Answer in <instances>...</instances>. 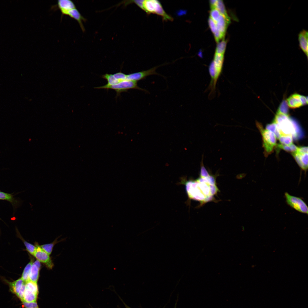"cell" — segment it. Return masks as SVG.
<instances>
[{"label": "cell", "instance_id": "e575fe53", "mask_svg": "<svg viewBox=\"0 0 308 308\" xmlns=\"http://www.w3.org/2000/svg\"><path fill=\"white\" fill-rule=\"evenodd\" d=\"M176 305H177V303H176V304H175V307L174 308H176Z\"/></svg>", "mask_w": 308, "mask_h": 308}, {"label": "cell", "instance_id": "484cf974", "mask_svg": "<svg viewBox=\"0 0 308 308\" xmlns=\"http://www.w3.org/2000/svg\"><path fill=\"white\" fill-rule=\"evenodd\" d=\"M288 109L286 101H283L279 106L277 113L288 115Z\"/></svg>", "mask_w": 308, "mask_h": 308}, {"label": "cell", "instance_id": "7402d4cb", "mask_svg": "<svg viewBox=\"0 0 308 308\" xmlns=\"http://www.w3.org/2000/svg\"><path fill=\"white\" fill-rule=\"evenodd\" d=\"M277 146L279 148L292 153L296 151L298 147L293 143L288 145H284L280 143L278 144Z\"/></svg>", "mask_w": 308, "mask_h": 308}, {"label": "cell", "instance_id": "9c48e42d", "mask_svg": "<svg viewBox=\"0 0 308 308\" xmlns=\"http://www.w3.org/2000/svg\"><path fill=\"white\" fill-rule=\"evenodd\" d=\"M55 6L60 11L62 16L66 15L69 11L76 8L74 2L70 0H58Z\"/></svg>", "mask_w": 308, "mask_h": 308}, {"label": "cell", "instance_id": "4dcf8cb0", "mask_svg": "<svg viewBox=\"0 0 308 308\" xmlns=\"http://www.w3.org/2000/svg\"><path fill=\"white\" fill-rule=\"evenodd\" d=\"M25 308H39L37 303L35 302H22Z\"/></svg>", "mask_w": 308, "mask_h": 308}, {"label": "cell", "instance_id": "52a82bcc", "mask_svg": "<svg viewBox=\"0 0 308 308\" xmlns=\"http://www.w3.org/2000/svg\"><path fill=\"white\" fill-rule=\"evenodd\" d=\"M159 66H157L147 70L143 71L127 74L126 80L137 81L145 78L146 77L152 75L160 74L156 71V69Z\"/></svg>", "mask_w": 308, "mask_h": 308}, {"label": "cell", "instance_id": "1f68e13d", "mask_svg": "<svg viewBox=\"0 0 308 308\" xmlns=\"http://www.w3.org/2000/svg\"><path fill=\"white\" fill-rule=\"evenodd\" d=\"M295 152L299 153H308V147H297Z\"/></svg>", "mask_w": 308, "mask_h": 308}, {"label": "cell", "instance_id": "5b68a950", "mask_svg": "<svg viewBox=\"0 0 308 308\" xmlns=\"http://www.w3.org/2000/svg\"><path fill=\"white\" fill-rule=\"evenodd\" d=\"M38 293L37 283L29 280L25 284L23 301L27 302H36Z\"/></svg>", "mask_w": 308, "mask_h": 308}, {"label": "cell", "instance_id": "ffe728a7", "mask_svg": "<svg viewBox=\"0 0 308 308\" xmlns=\"http://www.w3.org/2000/svg\"><path fill=\"white\" fill-rule=\"evenodd\" d=\"M58 238L56 239L52 242L40 245L41 248L49 255L51 254L55 245L59 242L57 241Z\"/></svg>", "mask_w": 308, "mask_h": 308}, {"label": "cell", "instance_id": "f546056e", "mask_svg": "<svg viewBox=\"0 0 308 308\" xmlns=\"http://www.w3.org/2000/svg\"><path fill=\"white\" fill-rule=\"evenodd\" d=\"M208 22L210 28L214 34L218 30L216 23L210 17L208 19Z\"/></svg>", "mask_w": 308, "mask_h": 308}, {"label": "cell", "instance_id": "ba28073f", "mask_svg": "<svg viewBox=\"0 0 308 308\" xmlns=\"http://www.w3.org/2000/svg\"><path fill=\"white\" fill-rule=\"evenodd\" d=\"M151 13L157 14L162 17L163 20L173 21V18L168 15L165 11L160 2L156 0H153Z\"/></svg>", "mask_w": 308, "mask_h": 308}, {"label": "cell", "instance_id": "4fadbf2b", "mask_svg": "<svg viewBox=\"0 0 308 308\" xmlns=\"http://www.w3.org/2000/svg\"><path fill=\"white\" fill-rule=\"evenodd\" d=\"M66 15H68L71 18L76 20L79 23L82 32H84L85 31V29L82 23V21L86 22L87 21V19L81 15L76 8L69 11L67 13Z\"/></svg>", "mask_w": 308, "mask_h": 308}, {"label": "cell", "instance_id": "d4e9b609", "mask_svg": "<svg viewBox=\"0 0 308 308\" xmlns=\"http://www.w3.org/2000/svg\"><path fill=\"white\" fill-rule=\"evenodd\" d=\"M21 238V239L26 247V250L31 255L33 256L36 249V246L28 242L23 238Z\"/></svg>", "mask_w": 308, "mask_h": 308}, {"label": "cell", "instance_id": "2e32d148", "mask_svg": "<svg viewBox=\"0 0 308 308\" xmlns=\"http://www.w3.org/2000/svg\"><path fill=\"white\" fill-rule=\"evenodd\" d=\"M7 283L9 285L11 291L17 296L25 283L21 277L12 282L8 281Z\"/></svg>", "mask_w": 308, "mask_h": 308}, {"label": "cell", "instance_id": "f1b7e54d", "mask_svg": "<svg viewBox=\"0 0 308 308\" xmlns=\"http://www.w3.org/2000/svg\"><path fill=\"white\" fill-rule=\"evenodd\" d=\"M0 199L5 200L11 202L13 200L11 194L0 191Z\"/></svg>", "mask_w": 308, "mask_h": 308}, {"label": "cell", "instance_id": "8992f818", "mask_svg": "<svg viewBox=\"0 0 308 308\" xmlns=\"http://www.w3.org/2000/svg\"><path fill=\"white\" fill-rule=\"evenodd\" d=\"M35 245L36 247L33 256L37 260L43 264L48 269H52L54 264L50 255L44 250L37 243H36Z\"/></svg>", "mask_w": 308, "mask_h": 308}, {"label": "cell", "instance_id": "cb8c5ba5", "mask_svg": "<svg viewBox=\"0 0 308 308\" xmlns=\"http://www.w3.org/2000/svg\"><path fill=\"white\" fill-rule=\"evenodd\" d=\"M266 129L271 131L275 135L276 138L278 139L280 136V133L276 124L274 122L268 124L266 127Z\"/></svg>", "mask_w": 308, "mask_h": 308}, {"label": "cell", "instance_id": "7c38bea8", "mask_svg": "<svg viewBox=\"0 0 308 308\" xmlns=\"http://www.w3.org/2000/svg\"><path fill=\"white\" fill-rule=\"evenodd\" d=\"M41 268L40 262L37 260L33 262L31 266L29 275V280L37 283Z\"/></svg>", "mask_w": 308, "mask_h": 308}, {"label": "cell", "instance_id": "8fae6325", "mask_svg": "<svg viewBox=\"0 0 308 308\" xmlns=\"http://www.w3.org/2000/svg\"><path fill=\"white\" fill-rule=\"evenodd\" d=\"M293 156L299 166L303 170L306 171L308 169V153H293Z\"/></svg>", "mask_w": 308, "mask_h": 308}, {"label": "cell", "instance_id": "6da1fadb", "mask_svg": "<svg viewBox=\"0 0 308 308\" xmlns=\"http://www.w3.org/2000/svg\"><path fill=\"white\" fill-rule=\"evenodd\" d=\"M273 122L277 125L280 135L297 136L298 128L288 115L276 113Z\"/></svg>", "mask_w": 308, "mask_h": 308}, {"label": "cell", "instance_id": "e0dca14e", "mask_svg": "<svg viewBox=\"0 0 308 308\" xmlns=\"http://www.w3.org/2000/svg\"><path fill=\"white\" fill-rule=\"evenodd\" d=\"M33 262V260L32 259L30 262L25 266L23 270L21 278L25 283L29 280V273Z\"/></svg>", "mask_w": 308, "mask_h": 308}, {"label": "cell", "instance_id": "9a60e30c", "mask_svg": "<svg viewBox=\"0 0 308 308\" xmlns=\"http://www.w3.org/2000/svg\"><path fill=\"white\" fill-rule=\"evenodd\" d=\"M230 23V20L228 19L220 14L218 21L216 23L218 30L225 36L227 28Z\"/></svg>", "mask_w": 308, "mask_h": 308}, {"label": "cell", "instance_id": "4316f807", "mask_svg": "<svg viewBox=\"0 0 308 308\" xmlns=\"http://www.w3.org/2000/svg\"><path fill=\"white\" fill-rule=\"evenodd\" d=\"M220 14L219 11L216 8L211 9L210 12V17L216 23L218 21Z\"/></svg>", "mask_w": 308, "mask_h": 308}, {"label": "cell", "instance_id": "ac0fdd59", "mask_svg": "<svg viewBox=\"0 0 308 308\" xmlns=\"http://www.w3.org/2000/svg\"><path fill=\"white\" fill-rule=\"evenodd\" d=\"M215 7L221 14L224 16L228 19L230 20V18L227 14L225 6L222 0H217Z\"/></svg>", "mask_w": 308, "mask_h": 308}, {"label": "cell", "instance_id": "3957f363", "mask_svg": "<svg viewBox=\"0 0 308 308\" xmlns=\"http://www.w3.org/2000/svg\"><path fill=\"white\" fill-rule=\"evenodd\" d=\"M94 88L114 90L116 92L117 96H119L121 93L127 92L128 90L130 89H137L146 92H147L146 90L139 87L137 82L128 80L120 82L113 85L107 86L106 84L102 86L96 87Z\"/></svg>", "mask_w": 308, "mask_h": 308}, {"label": "cell", "instance_id": "83f0119b", "mask_svg": "<svg viewBox=\"0 0 308 308\" xmlns=\"http://www.w3.org/2000/svg\"><path fill=\"white\" fill-rule=\"evenodd\" d=\"M113 75L119 82L126 80L127 74L122 73L121 71L114 74Z\"/></svg>", "mask_w": 308, "mask_h": 308}, {"label": "cell", "instance_id": "d6a6232c", "mask_svg": "<svg viewBox=\"0 0 308 308\" xmlns=\"http://www.w3.org/2000/svg\"><path fill=\"white\" fill-rule=\"evenodd\" d=\"M300 97L303 106L307 104L308 103L307 97L301 95Z\"/></svg>", "mask_w": 308, "mask_h": 308}, {"label": "cell", "instance_id": "836d02e7", "mask_svg": "<svg viewBox=\"0 0 308 308\" xmlns=\"http://www.w3.org/2000/svg\"><path fill=\"white\" fill-rule=\"evenodd\" d=\"M211 9L216 8L215 6L217 1V0H211L209 1Z\"/></svg>", "mask_w": 308, "mask_h": 308}, {"label": "cell", "instance_id": "d590c367", "mask_svg": "<svg viewBox=\"0 0 308 308\" xmlns=\"http://www.w3.org/2000/svg\"><path fill=\"white\" fill-rule=\"evenodd\" d=\"M127 308H131L129 307H127Z\"/></svg>", "mask_w": 308, "mask_h": 308}, {"label": "cell", "instance_id": "7a4b0ae2", "mask_svg": "<svg viewBox=\"0 0 308 308\" xmlns=\"http://www.w3.org/2000/svg\"><path fill=\"white\" fill-rule=\"evenodd\" d=\"M256 124L262 136L265 155L267 156L272 152L274 147L276 145V137L272 132L264 129L260 123H258Z\"/></svg>", "mask_w": 308, "mask_h": 308}, {"label": "cell", "instance_id": "30bf717a", "mask_svg": "<svg viewBox=\"0 0 308 308\" xmlns=\"http://www.w3.org/2000/svg\"><path fill=\"white\" fill-rule=\"evenodd\" d=\"M298 40L299 46L306 55L307 58L308 57V32L304 29L298 35Z\"/></svg>", "mask_w": 308, "mask_h": 308}, {"label": "cell", "instance_id": "277c9868", "mask_svg": "<svg viewBox=\"0 0 308 308\" xmlns=\"http://www.w3.org/2000/svg\"><path fill=\"white\" fill-rule=\"evenodd\" d=\"M284 196L288 205L299 212L308 214L307 206L301 198L291 195L286 192L285 193Z\"/></svg>", "mask_w": 308, "mask_h": 308}, {"label": "cell", "instance_id": "d6986e66", "mask_svg": "<svg viewBox=\"0 0 308 308\" xmlns=\"http://www.w3.org/2000/svg\"><path fill=\"white\" fill-rule=\"evenodd\" d=\"M101 77L106 80L107 86L113 85L117 84L119 82L115 77L113 74H106L101 76Z\"/></svg>", "mask_w": 308, "mask_h": 308}, {"label": "cell", "instance_id": "44dd1931", "mask_svg": "<svg viewBox=\"0 0 308 308\" xmlns=\"http://www.w3.org/2000/svg\"><path fill=\"white\" fill-rule=\"evenodd\" d=\"M281 144L288 145L292 143V136L290 135H281L278 138Z\"/></svg>", "mask_w": 308, "mask_h": 308}, {"label": "cell", "instance_id": "603a6c76", "mask_svg": "<svg viewBox=\"0 0 308 308\" xmlns=\"http://www.w3.org/2000/svg\"><path fill=\"white\" fill-rule=\"evenodd\" d=\"M227 41L224 39L218 42L217 45L215 53L224 54L225 51Z\"/></svg>", "mask_w": 308, "mask_h": 308}, {"label": "cell", "instance_id": "5bb4252c", "mask_svg": "<svg viewBox=\"0 0 308 308\" xmlns=\"http://www.w3.org/2000/svg\"><path fill=\"white\" fill-rule=\"evenodd\" d=\"M300 96L301 95L297 93L290 96L286 101L288 106L292 109H296L303 106Z\"/></svg>", "mask_w": 308, "mask_h": 308}]
</instances>
